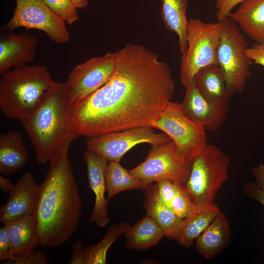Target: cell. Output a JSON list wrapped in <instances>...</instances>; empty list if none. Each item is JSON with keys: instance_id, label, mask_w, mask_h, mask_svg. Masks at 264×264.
Here are the masks:
<instances>
[{"instance_id": "cell-1", "label": "cell", "mask_w": 264, "mask_h": 264, "mask_svg": "<svg viewBox=\"0 0 264 264\" xmlns=\"http://www.w3.org/2000/svg\"><path fill=\"white\" fill-rule=\"evenodd\" d=\"M175 92L168 65L144 45L128 43L114 52L108 81L89 95L73 101L71 125L86 137L151 127Z\"/></svg>"}, {"instance_id": "cell-2", "label": "cell", "mask_w": 264, "mask_h": 264, "mask_svg": "<svg viewBox=\"0 0 264 264\" xmlns=\"http://www.w3.org/2000/svg\"><path fill=\"white\" fill-rule=\"evenodd\" d=\"M72 142L59 147L50 157L49 169L38 186L34 219L38 245L57 247L75 231L82 211V201L68 158Z\"/></svg>"}, {"instance_id": "cell-3", "label": "cell", "mask_w": 264, "mask_h": 264, "mask_svg": "<svg viewBox=\"0 0 264 264\" xmlns=\"http://www.w3.org/2000/svg\"><path fill=\"white\" fill-rule=\"evenodd\" d=\"M72 102L65 84L56 82L34 113L21 121L38 163L48 162L59 147L80 136L71 125Z\"/></svg>"}, {"instance_id": "cell-4", "label": "cell", "mask_w": 264, "mask_h": 264, "mask_svg": "<svg viewBox=\"0 0 264 264\" xmlns=\"http://www.w3.org/2000/svg\"><path fill=\"white\" fill-rule=\"evenodd\" d=\"M56 82L44 66L24 65L5 72L0 80L2 112L9 119L29 118Z\"/></svg>"}, {"instance_id": "cell-5", "label": "cell", "mask_w": 264, "mask_h": 264, "mask_svg": "<svg viewBox=\"0 0 264 264\" xmlns=\"http://www.w3.org/2000/svg\"><path fill=\"white\" fill-rule=\"evenodd\" d=\"M229 159L218 147L208 144L192 161L184 187L198 208L215 204V197L228 176Z\"/></svg>"}, {"instance_id": "cell-6", "label": "cell", "mask_w": 264, "mask_h": 264, "mask_svg": "<svg viewBox=\"0 0 264 264\" xmlns=\"http://www.w3.org/2000/svg\"><path fill=\"white\" fill-rule=\"evenodd\" d=\"M221 33L217 49L218 65L232 95L242 93L251 76L252 61L247 56L248 43L236 23L229 18L220 21Z\"/></svg>"}, {"instance_id": "cell-7", "label": "cell", "mask_w": 264, "mask_h": 264, "mask_svg": "<svg viewBox=\"0 0 264 264\" xmlns=\"http://www.w3.org/2000/svg\"><path fill=\"white\" fill-rule=\"evenodd\" d=\"M221 24L205 22L198 19L189 21L188 48L182 54L180 65V79L186 87L201 68L218 65L217 49L221 33Z\"/></svg>"}, {"instance_id": "cell-8", "label": "cell", "mask_w": 264, "mask_h": 264, "mask_svg": "<svg viewBox=\"0 0 264 264\" xmlns=\"http://www.w3.org/2000/svg\"><path fill=\"white\" fill-rule=\"evenodd\" d=\"M191 164L170 140L160 145H152L146 159L130 170V172L151 183L170 179L183 185L189 176Z\"/></svg>"}, {"instance_id": "cell-9", "label": "cell", "mask_w": 264, "mask_h": 264, "mask_svg": "<svg viewBox=\"0 0 264 264\" xmlns=\"http://www.w3.org/2000/svg\"><path fill=\"white\" fill-rule=\"evenodd\" d=\"M151 127L169 136L191 163L208 144L205 129L185 116L177 103L171 101Z\"/></svg>"}, {"instance_id": "cell-10", "label": "cell", "mask_w": 264, "mask_h": 264, "mask_svg": "<svg viewBox=\"0 0 264 264\" xmlns=\"http://www.w3.org/2000/svg\"><path fill=\"white\" fill-rule=\"evenodd\" d=\"M151 127H140L87 137L88 150L108 162L120 163L131 149L141 143L160 145L170 140L166 133H155Z\"/></svg>"}, {"instance_id": "cell-11", "label": "cell", "mask_w": 264, "mask_h": 264, "mask_svg": "<svg viewBox=\"0 0 264 264\" xmlns=\"http://www.w3.org/2000/svg\"><path fill=\"white\" fill-rule=\"evenodd\" d=\"M16 8L4 28L13 31L19 27L44 32L53 42L63 44L70 35L66 22L57 16L43 0H15Z\"/></svg>"}, {"instance_id": "cell-12", "label": "cell", "mask_w": 264, "mask_h": 264, "mask_svg": "<svg viewBox=\"0 0 264 264\" xmlns=\"http://www.w3.org/2000/svg\"><path fill=\"white\" fill-rule=\"evenodd\" d=\"M114 64V52L107 53L76 66L64 83L72 101L85 98L110 79Z\"/></svg>"}, {"instance_id": "cell-13", "label": "cell", "mask_w": 264, "mask_h": 264, "mask_svg": "<svg viewBox=\"0 0 264 264\" xmlns=\"http://www.w3.org/2000/svg\"><path fill=\"white\" fill-rule=\"evenodd\" d=\"M185 88L184 98L180 104L184 115L206 131L213 132L219 130L227 117L229 105L219 106L206 100L193 81Z\"/></svg>"}, {"instance_id": "cell-14", "label": "cell", "mask_w": 264, "mask_h": 264, "mask_svg": "<svg viewBox=\"0 0 264 264\" xmlns=\"http://www.w3.org/2000/svg\"><path fill=\"white\" fill-rule=\"evenodd\" d=\"M38 186L33 175L25 172L10 191L7 201L0 208V222L3 224L32 215Z\"/></svg>"}, {"instance_id": "cell-15", "label": "cell", "mask_w": 264, "mask_h": 264, "mask_svg": "<svg viewBox=\"0 0 264 264\" xmlns=\"http://www.w3.org/2000/svg\"><path fill=\"white\" fill-rule=\"evenodd\" d=\"M0 38V74L34 61L37 38L28 32L19 34L8 31Z\"/></svg>"}, {"instance_id": "cell-16", "label": "cell", "mask_w": 264, "mask_h": 264, "mask_svg": "<svg viewBox=\"0 0 264 264\" xmlns=\"http://www.w3.org/2000/svg\"><path fill=\"white\" fill-rule=\"evenodd\" d=\"M84 157L89 187L95 195V203L89 222H94L98 227H103L110 221L107 208L109 200L105 197V172L108 161L88 150L84 152Z\"/></svg>"}, {"instance_id": "cell-17", "label": "cell", "mask_w": 264, "mask_h": 264, "mask_svg": "<svg viewBox=\"0 0 264 264\" xmlns=\"http://www.w3.org/2000/svg\"><path fill=\"white\" fill-rule=\"evenodd\" d=\"M145 190L144 207L147 215L159 225L165 237L176 240L184 225V219L163 202L157 193L155 184H150Z\"/></svg>"}, {"instance_id": "cell-18", "label": "cell", "mask_w": 264, "mask_h": 264, "mask_svg": "<svg viewBox=\"0 0 264 264\" xmlns=\"http://www.w3.org/2000/svg\"><path fill=\"white\" fill-rule=\"evenodd\" d=\"M193 81L199 92L209 102L219 106L229 105L232 94L219 65H212L201 68Z\"/></svg>"}, {"instance_id": "cell-19", "label": "cell", "mask_w": 264, "mask_h": 264, "mask_svg": "<svg viewBox=\"0 0 264 264\" xmlns=\"http://www.w3.org/2000/svg\"><path fill=\"white\" fill-rule=\"evenodd\" d=\"M230 238V223L221 211L196 240V248L205 259H211L224 250Z\"/></svg>"}, {"instance_id": "cell-20", "label": "cell", "mask_w": 264, "mask_h": 264, "mask_svg": "<svg viewBox=\"0 0 264 264\" xmlns=\"http://www.w3.org/2000/svg\"><path fill=\"white\" fill-rule=\"evenodd\" d=\"M228 17L256 43H264V0H244Z\"/></svg>"}, {"instance_id": "cell-21", "label": "cell", "mask_w": 264, "mask_h": 264, "mask_svg": "<svg viewBox=\"0 0 264 264\" xmlns=\"http://www.w3.org/2000/svg\"><path fill=\"white\" fill-rule=\"evenodd\" d=\"M28 152L22 135L10 131L0 135V172L10 176L22 168L27 162Z\"/></svg>"}, {"instance_id": "cell-22", "label": "cell", "mask_w": 264, "mask_h": 264, "mask_svg": "<svg viewBox=\"0 0 264 264\" xmlns=\"http://www.w3.org/2000/svg\"><path fill=\"white\" fill-rule=\"evenodd\" d=\"M161 16L165 26L178 38V45L182 54L188 48L189 21L186 12L189 0H161Z\"/></svg>"}, {"instance_id": "cell-23", "label": "cell", "mask_w": 264, "mask_h": 264, "mask_svg": "<svg viewBox=\"0 0 264 264\" xmlns=\"http://www.w3.org/2000/svg\"><path fill=\"white\" fill-rule=\"evenodd\" d=\"M125 235L126 246L137 250H145L155 246L165 237L159 225L147 215L131 226Z\"/></svg>"}, {"instance_id": "cell-24", "label": "cell", "mask_w": 264, "mask_h": 264, "mask_svg": "<svg viewBox=\"0 0 264 264\" xmlns=\"http://www.w3.org/2000/svg\"><path fill=\"white\" fill-rule=\"evenodd\" d=\"M221 212L215 204L203 208L196 207L184 219V225L176 240L181 246L189 247Z\"/></svg>"}, {"instance_id": "cell-25", "label": "cell", "mask_w": 264, "mask_h": 264, "mask_svg": "<svg viewBox=\"0 0 264 264\" xmlns=\"http://www.w3.org/2000/svg\"><path fill=\"white\" fill-rule=\"evenodd\" d=\"M107 197L109 200L116 194L128 190L145 189L151 182L131 174L119 162H109L105 172Z\"/></svg>"}, {"instance_id": "cell-26", "label": "cell", "mask_w": 264, "mask_h": 264, "mask_svg": "<svg viewBox=\"0 0 264 264\" xmlns=\"http://www.w3.org/2000/svg\"><path fill=\"white\" fill-rule=\"evenodd\" d=\"M4 224L8 228L15 254L28 253L38 245L33 215L25 216Z\"/></svg>"}, {"instance_id": "cell-27", "label": "cell", "mask_w": 264, "mask_h": 264, "mask_svg": "<svg viewBox=\"0 0 264 264\" xmlns=\"http://www.w3.org/2000/svg\"><path fill=\"white\" fill-rule=\"evenodd\" d=\"M130 226L126 221L111 225L97 244L85 247L86 264H106L109 249L120 236L125 235Z\"/></svg>"}, {"instance_id": "cell-28", "label": "cell", "mask_w": 264, "mask_h": 264, "mask_svg": "<svg viewBox=\"0 0 264 264\" xmlns=\"http://www.w3.org/2000/svg\"><path fill=\"white\" fill-rule=\"evenodd\" d=\"M51 11L68 25L79 19L77 8L72 0H43Z\"/></svg>"}, {"instance_id": "cell-29", "label": "cell", "mask_w": 264, "mask_h": 264, "mask_svg": "<svg viewBox=\"0 0 264 264\" xmlns=\"http://www.w3.org/2000/svg\"><path fill=\"white\" fill-rule=\"evenodd\" d=\"M170 207L179 217L185 219L197 207L184 185L179 184L176 193L172 199Z\"/></svg>"}, {"instance_id": "cell-30", "label": "cell", "mask_w": 264, "mask_h": 264, "mask_svg": "<svg viewBox=\"0 0 264 264\" xmlns=\"http://www.w3.org/2000/svg\"><path fill=\"white\" fill-rule=\"evenodd\" d=\"M179 184L180 183L170 179H161L155 182L156 190L159 198L169 207Z\"/></svg>"}, {"instance_id": "cell-31", "label": "cell", "mask_w": 264, "mask_h": 264, "mask_svg": "<svg viewBox=\"0 0 264 264\" xmlns=\"http://www.w3.org/2000/svg\"><path fill=\"white\" fill-rule=\"evenodd\" d=\"M47 256L40 251L34 250L22 254H14L13 258L6 261L9 264H47Z\"/></svg>"}, {"instance_id": "cell-32", "label": "cell", "mask_w": 264, "mask_h": 264, "mask_svg": "<svg viewBox=\"0 0 264 264\" xmlns=\"http://www.w3.org/2000/svg\"><path fill=\"white\" fill-rule=\"evenodd\" d=\"M15 254L8 228L5 224L0 229V260H11Z\"/></svg>"}, {"instance_id": "cell-33", "label": "cell", "mask_w": 264, "mask_h": 264, "mask_svg": "<svg viewBox=\"0 0 264 264\" xmlns=\"http://www.w3.org/2000/svg\"><path fill=\"white\" fill-rule=\"evenodd\" d=\"M244 0H217L215 6L216 17L218 21L226 18L232 9Z\"/></svg>"}, {"instance_id": "cell-34", "label": "cell", "mask_w": 264, "mask_h": 264, "mask_svg": "<svg viewBox=\"0 0 264 264\" xmlns=\"http://www.w3.org/2000/svg\"><path fill=\"white\" fill-rule=\"evenodd\" d=\"M246 54L254 64L264 66V43H255L252 46L248 47Z\"/></svg>"}, {"instance_id": "cell-35", "label": "cell", "mask_w": 264, "mask_h": 264, "mask_svg": "<svg viewBox=\"0 0 264 264\" xmlns=\"http://www.w3.org/2000/svg\"><path fill=\"white\" fill-rule=\"evenodd\" d=\"M245 195L259 201L264 207V191L252 182L246 183L243 187Z\"/></svg>"}, {"instance_id": "cell-36", "label": "cell", "mask_w": 264, "mask_h": 264, "mask_svg": "<svg viewBox=\"0 0 264 264\" xmlns=\"http://www.w3.org/2000/svg\"><path fill=\"white\" fill-rule=\"evenodd\" d=\"M85 248L82 242H75L72 246L70 264H86Z\"/></svg>"}, {"instance_id": "cell-37", "label": "cell", "mask_w": 264, "mask_h": 264, "mask_svg": "<svg viewBox=\"0 0 264 264\" xmlns=\"http://www.w3.org/2000/svg\"><path fill=\"white\" fill-rule=\"evenodd\" d=\"M257 185L264 191V164L261 163L252 169Z\"/></svg>"}, {"instance_id": "cell-38", "label": "cell", "mask_w": 264, "mask_h": 264, "mask_svg": "<svg viewBox=\"0 0 264 264\" xmlns=\"http://www.w3.org/2000/svg\"><path fill=\"white\" fill-rule=\"evenodd\" d=\"M14 184L11 180L3 176H0V187L3 192L7 193L11 190Z\"/></svg>"}, {"instance_id": "cell-39", "label": "cell", "mask_w": 264, "mask_h": 264, "mask_svg": "<svg viewBox=\"0 0 264 264\" xmlns=\"http://www.w3.org/2000/svg\"><path fill=\"white\" fill-rule=\"evenodd\" d=\"M77 9H82L88 4V0H72Z\"/></svg>"}]
</instances>
